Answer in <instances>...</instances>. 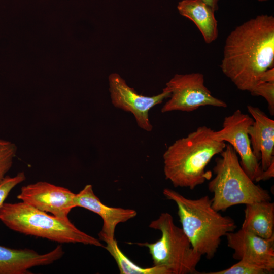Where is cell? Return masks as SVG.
Returning <instances> with one entry per match:
<instances>
[{
	"label": "cell",
	"instance_id": "cell-1",
	"mask_svg": "<svg viewBox=\"0 0 274 274\" xmlns=\"http://www.w3.org/2000/svg\"><path fill=\"white\" fill-rule=\"evenodd\" d=\"M273 63L274 17L261 14L228 34L220 67L237 89L251 92Z\"/></svg>",
	"mask_w": 274,
	"mask_h": 274
},
{
	"label": "cell",
	"instance_id": "cell-2",
	"mask_svg": "<svg viewBox=\"0 0 274 274\" xmlns=\"http://www.w3.org/2000/svg\"><path fill=\"white\" fill-rule=\"evenodd\" d=\"M206 126L198 127L170 145L163 155L164 174L175 187L191 190L212 177L206 167L212 158L225 148V142L212 136Z\"/></svg>",
	"mask_w": 274,
	"mask_h": 274
},
{
	"label": "cell",
	"instance_id": "cell-3",
	"mask_svg": "<svg viewBox=\"0 0 274 274\" xmlns=\"http://www.w3.org/2000/svg\"><path fill=\"white\" fill-rule=\"evenodd\" d=\"M163 194L176 204L182 229L194 251L208 259H212L221 238L236 229L234 220L215 210L208 195L190 199L169 188H165Z\"/></svg>",
	"mask_w": 274,
	"mask_h": 274
},
{
	"label": "cell",
	"instance_id": "cell-4",
	"mask_svg": "<svg viewBox=\"0 0 274 274\" xmlns=\"http://www.w3.org/2000/svg\"><path fill=\"white\" fill-rule=\"evenodd\" d=\"M0 220L9 228L25 235L59 243H81L104 247L100 241L78 229L69 219H62L23 201L4 203Z\"/></svg>",
	"mask_w": 274,
	"mask_h": 274
},
{
	"label": "cell",
	"instance_id": "cell-5",
	"mask_svg": "<svg viewBox=\"0 0 274 274\" xmlns=\"http://www.w3.org/2000/svg\"><path fill=\"white\" fill-rule=\"evenodd\" d=\"M213 168L215 177L208 189L213 193L212 206L225 211L232 206L261 201H271L268 191L256 185L242 168L237 154L229 144L220 153Z\"/></svg>",
	"mask_w": 274,
	"mask_h": 274
},
{
	"label": "cell",
	"instance_id": "cell-6",
	"mask_svg": "<svg viewBox=\"0 0 274 274\" xmlns=\"http://www.w3.org/2000/svg\"><path fill=\"white\" fill-rule=\"evenodd\" d=\"M149 227L160 231L161 237L154 243H136L147 247L153 266L162 267L170 274L198 273L196 267L202 255L193 249L182 228L176 226L172 216L162 213Z\"/></svg>",
	"mask_w": 274,
	"mask_h": 274
},
{
	"label": "cell",
	"instance_id": "cell-7",
	"mask_svg": "<svg viewBox=\"0 0 274 274\" xmlns=\"http://www.w3.org/2000/svg\"><path fill=\"white\" fill-rule=\"evenodd\" d=\"M165 85L171 94L169 99L161 108L162 113L174 111L189 112L202 106L225 108L227 106L212 94L204 85V75L200 73L175 74Z\"/></svg>",
	"mask_w": 274,
	"mask_h": 274
},
{
	"label": "cell",
	"instance_id": "cell-8",
	"mask_svg": "<svg viewBox=\"0 0 274 274\" xmlns=\"http://www.w3.org/2000/svg\"><path fill=\"white\" fill-rule=\"evenodd\" d=\"M254 119L240 110H236L231 115L225 117L221 129L213 131V139L220 141L227 142L239 156L240 164L254 182L260 181L263 170L260 162L254 154L248 133V127Z\"/></svg>",
	"mask_w": 274,
	"mask_h": 274
},
{
	"label": "cell",
	"instance_id": "cell-9",
	"mask_svg": "<svg viewBox=\"0 0 274 274\" xmlns=\"http://www.w3.org/2000/svg\"><path fill=\"white\" fill-rule=\"evenodd\" d=\"M109 90L113 105L134 117L139 127L148 132L153 129L149 117V111L170 96V91L164 87L160 93L147 96L138 94L118 73H112L108 77Z\"/></svg>",
	"mask_w": 274,
	"mask_h": 274
},
{
	"label": "cell",
	"instance_id": "cell-10",
	"mask_svg": "<svg viewBox=\"0 0 274 274\" xmlns=\"http://www.w3.org/2000/svg\"><path fill=\"white\" fill-rule=\"evenodd\" d=\"M75 194L66 188L39 181L22 187L17 198L41 211L66 220L75 208Z\"/></svg>",
	"mask_w": 274,
	"mask_h": 274
},
{
	"label": "cell",
	"instance_id": "cell-11",
	"mask_svg": "<svg viewBox=\"0 0 274 274\" xmlns=\"http://www.w3.org/2000/svg\"><path fill=\"white\" fill-rule=\"evenodd\" d=\"M233 258L262 268L270 273L274 269V237L265 239L241 229L225 236Z\"/></svg>",
	"mask_w": 274,
	"mask_h": 274
},
{
	"label": "cell",
	"instance_id": "cell-12",
	"mask_svg": "<svg viewBox=\"0 0 274 274\" xmlns=\"http://www.w3.org/2000/svg\"><path fill=\"white\" fill-rule=\"evenodd\" d=\"M75 207H81L99 215L103 221L102 229L99 233L100 240L114 239L116 226L133 218L137 215L135 210L120 207H111L104 204L94 194L92 186L86 185L74 200Z\"/></svg>",
	"mask_w": 274,
	"mask_h": 274
},
{
	"label": "cell",
	"instance_id": "cell-13",
	"mask_svg": "<svg viewBox=\"0 0 274 274\" xmlns=\"http://www.w3.org/2000/svg\"><path fill=\"white\" fill-rule=\"evenodd\" d=\"M63 254L61 245L43 254L31 249H15L0 245V274L31 273L30 268L51 264Z\"/></svg>",
	"mask_w": 274,
	"mask_h": 274
},
{
	"label": "cell",
	"instance_id": "cell-14",
	"mask_svg": "<svg viewBox=\"0 0 274 274\" xmlns=\"http://www.w3.org/2000/svg\"><path fill=\"white\" fill-rule=\"evenodd\" d=\"M247 107L254 119L248 129L252 149L265 170L274 162V120L258 107Z\"/></svg>",
	"mask_w": 274,
	"mask_h": 274
},
{
	"label": "cell",
	"instance_id": "cell-15",
	"mask_svg": "<svg viewBox=\"0 0 274 274\" xmlns=\"http://www.w3.org/2000/svg\"><path fill=\"white\" fill-rule=\"evenodd\" d=\"M177 9L181 15L195 24L206 43H212L217 39L218 29L215 11L202 0H181Z\"/></svg>",
	"mask_w": 274,
	"mask_h": 274
},
{
	"label": "cell",
	"instance_id": "cell-16",
	"mask_svg": "<svg viewBox=\"0 0 274 274\" xmlns=\"http://www.w3.org/2000/svg\"><path fill=\"white\" fill-rule=\"evenodd\" d=\"M241 229L265 239L274 237V203L261 201L246 204Z\"/></svg>",
	"mask_w": 274,
	"mask_h": 274
},
{
	"label": "cell",
	"instance_id": "cell-17",
	"mask_svg": "<svg viewBox=\"0 0 274 274\" xmlns=\"http://www.w3.org/2000/svg\"><path fill=\"white\" fill-rule=\"evenodd\" d=\"M104 242L106 245L104 248L114 259L121 274H170L162 267L153 266L144 268L135 264L124 254L115 238Z\"/></svg>",
	"mask_w": 274,
	"mask_h": 274
},
{
	"label": "cell",
	"instance_id": "cell-18",
	"mask_svg": "<svg viewBox=\"0 0 274 274\" xmlns=\"http://www.w3.org/2000/svg\"><path fill=\"white\" fill-rule=\"evenodd\" d=\"M16 151L15 144L0 139V182L11 167Z\"/></svg>",
	"mask_w": 274,
	"mask_h": 274
},
{
	"label": "cell",
	"instance_id": "cell-19",
	"mask_svg": "<svg viewBox=\"0 0 274 274\" xmlns=\"http://www.w3.org/2000/svg\"><path fill=\"white\" fill-rule=\"evenodd\" d=\"M268 271L245 261H239L231 267L222 270L208 272V274H267Z\"/></svg>",
	"mask_w": 274,
	"mask_h": 274
},
{
	"label": "cell",
	"instance_id": "cell-20",
	"mask_svg": "<svg viewBox=\"0 0 274 274\" xmlns=\"http://www.w3.org/2000/svg\"><path fill=\"white\" fill-rule=\"evenodd\" d=\"M253 96L264 97L268 104V108L271 115L274 114V82L258 83L250 92Z\"/></svg>",
	"mask_w": 274,
	"mask_h": 274
},
{
	"label": "cell",
	"instance_id": "cell-21",
	"mask_svg": "<svg viewBox=\"0 0 274 274\" xmlns=\"http://www.w3.org/2000/svg\"><path fill=\"white\" fill-rule=\"evenodd\" d=\"M25 179L26 177L23 172L18 173L14 177L6 176L0 182V208L12 189Z\"/></svg>",
	"mask_w": 274,
	"mask_h": 274
},
{
	"label": "cell",
	"instance_id": "cell-22",
	"mask_svg": "<svg viewBox=\"0 0 274 274\" xmlns=\"http://www.w3.org/2000/svg\"><path fill=\"white\" fill-rule=\"evenodd\" d=\"M274 82V67L265 71L260 78L259 83Z\"/></svg>",
	"mask_w": 274,
	"mask_h": 274
},
{
	"label": "cell",
	"instance_id": "cell-23",
	"mask_svg": "<svg viewBox=\"0 0 274 274\" xmlns=\"http://www.w3.org/2000/svg\"><path fill=\"white\" fill-rule=\"evenodd\" d=\"M274 176V162H273L266 170H263L260 178V181L269 179Z\"/></svg>",
	"mask_w": 274,
	"mask_h": 274
},
{
	"label": "cell",
	"instance_id": "cell-24",
	"mask_svg": "<svg viewBox=\"0 0 274 274\" xmlns=\"http://www.w3.org/2000/svg\"><path fill=\"white\" fill-rule=\"evenodd\" d=\"M203 2L209 5L215 11L218 10V2L219 0H202Z\"/></svg>",
	"mask_w": 274,
	"mask_h": 274
},
{
	"label": "cell",
	"instance_id": "cell-25",
	"mask_svg": "<svg viewBox=\"0 0 274 274\" xmlns=\"http://www.w3.org/2000/svg\"><path fill=\"white\" fill-rule=\"evenodd\" d=\"M257 1H259V2H265V1H269V0H257Z\"/></svg>",
	"mask_w": 274,
	"mask_h": 274
}]
</instances>
